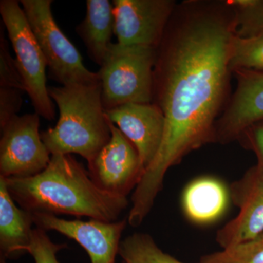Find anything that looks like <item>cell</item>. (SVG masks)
I'll return each mask as SVG.
<instances>
[{
  "instance_id": "30bf717a",
  "label": "cell",
  "mask_w": 263,
  "mask_h": 263,
  "mask_svg": "<svg viewBox=\"0 0 263 263\" xmlns=\"http://www.w3.org/2000/svg\"><path fill=\"white\" fill-rule=\"evenodd\" d=\"M229 195L239 212L216 233V242L222 249L263 233V171L258 164L230 184Z\"/></svg>"
},
{
  "instance_id": "44dd1931",
  "label": "cell",
  "mask_w": 263,
  "mask_h": 263,
  "mask_svg": "<svg viewBox=\"0 0 263 263\" xmlns=\"http://www.w3.org/2000/svg\"><path fill=\"white\" fill-rule=\"evenodd\" d=\"M66 247V245L53 243L46 230L36 228L33 230L32 238L24 252H28L35 263H60L57 254Z\"/></svg>"
},
{
  "instance_id": "3957f363",
  "label": "cell",
  "mask_w": 263,
  "mask_h": 263,
  "mask_svg": "<svg viewBox=\"0 0 263 263\" xmlns=\"http://www.w3.org/2000/svg\"><path fill=\"white\" fill-rule=\"evenodd\" d=\"M101 84L50 86L60 118L54 127L41 132L51 156L77 154L89 163L111 138L101 98Z\"/></svg>"
},
{
  "instance_id": "484cf974",
  "label": "cell",
  "mask_w": 263,
  "mask_h": 263,
  "mask_svg": "<svg viewBox=\"0 0 263 263\" xmlns=\"http://www.w3.org/2000/svg\"><path fill=\"white\" fill-rule=\"evenodd\" d=\"M122 263H124V262H122Z\"/></svg>"
},
{
  "instance_id": "d6986e66",
  "label": "cell",
  "mask_w": 263,
  "mask_h": 263,
  "mask_svg": "<svg viewBox=\"0 0 263 263\" xmlns=\"http://www.w3.org/2000/svg\"><path fill=\"white\" fill-rule=\"evenodd\" d=\"M199 263H263V233L239 245L202 256Z\"/></svg>"
},
{
  "instance_id": "d4e9b609",
  "label": "cell",
  "mask_w": 263,
  "mask_h": 263,
  "mask_svg": "<svg viewBox=\"0 0 263 263\" xmlns=\"http://www.w3.org/2000/svg\"><path fill=\"white\" fill-rule=\"evenodd\" d=\"M0 263H7L6 259L0 258Z\"/></svg>"
},
{
  "instance_id": "ac0fdd59",
  "label": "cell",
  "mask_w": 263,
  "mask_h": 263,
  "mask_svg": "<svg viewBox=\"0 0 263 263\" xmlns=\"http://www.w3.org/2000/svg\"><path fill=\"white\" fill-rule=\"evenodd\" d=\"M230 70H263V34L232 40Z\"/></svg>"
},
{
  "instance_id": "4fadbf2b",
  "label": "cell",
  "mask_w": 263,
  "mask_h": 263,
  "mask_svg": "<svg viewBox=\"0 0 263 263\" xmlns=\"http://www.w3.org/2000/svg\"><path fill=\"white\" fill-rule=\"evenodd\" d=\"M105 114L136 147L146 171L155 160L163 139L165 119L161 109L153 103H129Z\"/></svg>"
},
{
  "instance_id": "6da1fadb",
  "label": "cell",
  "mask_w": 263,
  "mask_h": 263,
  "mask_svg": "<svg viewBox=\"0 0 263 263\" xmlns=\"http://www.w3.org/2000/svg\"><path fill=\"white\" fill-rule=\"evenodd\" d=\"M235 13L228 1L176 5L154 67L153 102L165 119L163 139L132 195V209L149 214L164 176L194 150L215 143L229 89Z\"/></svg>"
},
{
  "instance_id": "9a60e30c",
  "label": "cell",
  "mask_w": 263,
  "mask_h": 263,
  "mask_svg": "<svg viewBox=\"0 0 263 263\" xmlns=\"http://www.w3.org/2000/svg\"><path fill=\"white\" fill-rule=\"evenodd\" d=\"M113 3L109 0H87L85 18L76 27L89 57L99 66L106 57L114 34Z\"/></svg>"
},
{
  "instance_id": "9c48e42d",
  "label": "cell",
  "mask_w": 263,
  "mask_h": 263,
  "mask_svg": "<svg viewBox=\"0 0 263 263\" xmlns=\"http://www.w3.org/2000/svg\"><path fill=\"white\" fill-rule=\"evenodd\" d=\"M176 5L173 0H114L118 43L157 48Z\"/></svg>"
},
{
  "instance_id": "5bb4252c",
  "label": "cell",
  "mask_w": 263,
  "mask_h": 263,
  "mask_svg": "<svg viewBox=\"0 0 263 263\" xmlns=\"http://www.w3.org/2000/svg\"><path fill=\"white\" fill-rule=\"evenodd\" d=\"M31 213L19 209L0 177V258L13 259L25 253L33 233Z\"/></svg>"
},
{
  "instance_id": "52a82bcc",
  "label": "cell",
  "mask_w": 263,
  "mask_h": 263,
  "mask_svg": "<svg viewBox=\"0 0 263 263\" xmlns=\"http://www.w3.org/2000/svg\"><path fill=\"white\" fill-rule=\"evenodd\" d=\"M39 128L37 113L16 116L2 128L0 177H32L47 167L51 155Z\"/></svg>"
},
{
  "instance_id": "cb8c5ba5",
  "label": "cell",
  "mask_w": 263,
  "mask_h": 263,
  "mask_svg": "<svg viewBox=\"0 0 263 263\" xmlns=\"http://www.w3.org/2000/svg\"><path fill=\"white\" fill-rule=\"evenodd\" d=\"M257 155V164L263 171V123L259 122L247 129L239 139Z\"/></svg>"
},
{
  "instance_id": "7a4b0ae2",
  "label": "cell",
  "mask_w": 263,
  "mask_h": 263,
  "mask_svg": "<svg viewBox=\"0 0 263 263\" xmlns=\"http://www.w3.org/2000/svg\"><path fill=\"white\" fill-rule=\"evenodd\" d=\"M4 179L15 202L31 214L86 216L113 222L129 205L127 197L100 190L88 170L71 155L51 156L47 167L32 177Z\"/></svg>"
},
{
  "instance_id": "e0dca14e",
  "label": "cell",
  "mask_w": 263,
  "mask_h": 263,
  "mask_svg": "<svg viewBox=\"0 0 263 263\" xmlns=\"http://www.w3.org/2000/svg\"><path fill=\"white\" fill-rule=\"evenodd\" d=\"M119 255L124 263H185L165 253L150 235L136 233L122 240Z\"/></svg>"
},
{
  "instance_id": "ffe728a7",
  "label": "cell",
  "mask_w": 263,
  "mask_h": 263,
  "mask_svg": "<svg viewBox=\"0 0 263 263\" xmlns=\"http://www.w3.org/2000/svg\"><path fill=\"white\" fill-rule=\"evenodd\" d=\"M230 3L235 13V35L263 34V0H231Z\"/></svg>"
},
{
  "instance_id": "5b68a950",
  "label": "cell",
  "mask_w": 263,
  "mask_h": 263,
  "mask_svg": "<svg viewBox=\"0 0 263 263\" xmlns=\"http://www.w3.org/2000/svg\"><path fill=\"white\" fill-rule=\"evenodd\" d=\"M52 3V0L20 1L46 58L49 77L62 86L98 84L100 82L98 72L85 67L81 53L57 25Z\"/></svg>"
},
{
  "instance_id": "603a6c76",
  "label": "cell",
  "mask_w": 263,
  "mask_h": 263,
  "mask_svg": "<svg viewBox=\"0 0 263 263\" xmlns=\"http://www.w3.org/2000/svg\"><path fill=\"white\" fill-rule=\"evenodd\" d=\"M25 91L15 88L0 87V129L16 117L23 103Z\"/></svg>"
},
{
  "instance_id": "8992f818",
  "label": "cell",
  "mask_w": 263,
  "mask_h": 263,
  "mask_svg": "<svg viewBox=\"0 0 263 263\" xmlns=\"http://www.w3.org/2000/svg\"><path fill=\"white\" fill-rule=\"evenodd\" d=\"M0 14L15 53V62L35 113L48 121L55 118V106L46 84L47 62L20 1L1 0Z\"/></svg>"
},
{
  "instance_id": "ba28073f",
  "label": "cell",
  "mask_w": 263,
  "mask_h": 263,
  "mask_svg": "<svg viewBox=\"0 0 263 263\" xmlns=\"http://www.w3.org/2000/svg\"><path fill=\"white\" fill-rule=\"evenodd\" d=\"M108 121L111 138L88 163V171L100 190L127 197L132 190H136L145 171L136 147L110 119Z\"/></svg>"
},
{
  "instance_id": "8fae6325",
  "label": "cell",
  "mask_w": 263,
  "mask_h": 263,
  "mask_svg": "<svg viewBox=\"0 0 263 263\" xmlns=\"http://www.w3.org/2000/svg\"><path fill=\"white\" fill-rule=\"evenodd\" d=\"M32 216L37 228L55 230L76 240L87 252L91 263H116L121 237L128 223L127 218L106 222L66 220L46 213H33Z\"/></svg>"
},
{
  "instance_id": "7402d4cb",
  "label": "cell",
  "mask_w": 263,
  "mask_h": 263,
  "mask_svg": "<svg viewBox=\"0 0 263 263\" xmlns=\"http://www.w3.org/2000/svg\"><path fill=\"white\" fill-rule=\"evenodd\" d=\"M0 87L15 88L23 90V79L17 67L15 59L10 54L9 45L5 39L3 27L0 31Z\"/></svg>"
},
{
  "instance_id": "277c9868",
  "label": "cell",
  "mask_w": 263,
  "mask_h": 263,
  "mask_svg": "<svg viewBox=\"0 0 263 263\" xmlns=\"http://www.w3.org/2000/svg\"><path fill=\"white\" fill-rule=\"evenodd\" d=\"M157 48L111 43L98 73L105 111L129 103H152Z\"/></svg>"
},
{
  "instance_id": "7c38bea8",
  "label": "cell",
  "mask_w": 263,
  "mask_h": 263,
  "mask_svg": "<svg viewBox=\"0 0 263 263\" xmlns=\"http://www.w3.org/2000/svg\"><path fill=\"white\" fill-rule=\"evenodd\" d=\"M237 89L216 124L215 143L239 139L249 128L263 120V73L235 70Z\"/></svg>"
},
{
  "instance_id": "2e32d148",
  "label": "cell",
  "mask_w": 263,
  "mask_h": 263,
  "mask_svg": "<svg viewBox=\"0 0 263 263\" xmlns=\"http://www.w3.org/2000/svg\"><path fill=\"white\" fill-rule=\"evenodd\" d=\"M229 190L219 180L202 177L185 189L183 208L188 219L197 224H209L223 215L228 207Z\"/></svg>"
}]
</instances>
